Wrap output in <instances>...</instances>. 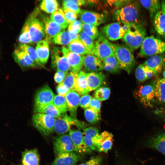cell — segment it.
Returning a JSON list of instances; mask_svg holds the SVG:
<instances>
[{"mask_svg": "<svg viewBox=\"0 0 165 165\" xmlns=\"http://www.w3.org/2000/svg\"><path fill=\"white\" fill-rule=\"evenodd\" d=\"M140 15L139 2L132 0L126 5L116 10L114 14L115 18L118 21L130 24L141 23Z\"/></svg>", "mask_w": 165, "mask_h": 165, "instance_id": "1", "label": "cell"}, {"mask_svg": "<svg viewBox=\"0 0 165 165\" xmlns=\"http://www.w3.org/2000/svg\"><path fill=\"white\" fill-rule=\"evenodd\" d=\"M146 35V30L143 24H132L122 39L126 45L133 51L141 46Z\"/></svg>", "mask_w": 165, "mask_h": 165, "instance_id": "2", "label": "cell"}, {"mask_svg": "<svg viewBox=\"0 0 165 165\" xmlns=\"http://www.w3.org/2000/svg\"><path fill=\"white\" fill-rule=\"evenodd\" d=\"M114 54L117 59L119 67L129 74L134 68L135 61L132 51L124 44H113Z\"/></svg>", "mask_w": 165, "mask_h": 165, "instance_id": "3", "label": "cell"}, {"mask_svg": "<svg viewBox=\"0 0 165 165\" xmlns=\"http://www.w3.org/2000/svg\"><path fill=\"white\" fill-rule=\"evenodd\" d=\"M165 52V42L153 35L146 37L141 46L139 53L140 57L152 56Z\"/></svg>", "mask_w": 165, "mask_h": 165, "instance_id": "4", "label": "cell"}, {"mask_svg": "<svg viewBox=\"0 0 165 165\" xmlns=\"http://www.w3.org/2000/svg\"><path fill=\"white\" fill-rule=\"evenodd\" d=\"M56 118L47 114L35 113L32 118L34 126L43 135L49 136L54 131Z\"/></svg>", "mask_w": 165, "mask_h": 165, "instance_id": "5", "label": "cell"}, {"mask_svg": "<svg viewBox=\"0 0 165 165\" xmlns=\"http://www.w3.org/2000/svg\"><path fill=\"white\" fill-rule=\"evenodd\" d=\"M38 10L33 11L27 19L29 25L32 43H37L45 36L43 23L38 17Z\"/></svg>", "mask_w": 165, "mask_h": 165, "instance_id": "6", "label": "cell"}, {"mask_svg": "<svg viewBox=\"0 0 165 165\" xmlns=\"http://www.w3.org/2000/svg\"><path fill=\"white\" fill-rule=\"evenodd\" d=\"M131 24L122 21H117L103 27L101 28V31L108 40L115 41L123 38Z\"/></svg>", "mask_w": 165, "mask_h": 165, "instance_id": "7", "label": "cell"}, {"mask_svg": "<svg viewBox=\"0 0 165 165\" xmlns=\"http://www.w3.org/2000/svg\"><path fill=\"white\" fill-rule=\"evenodd\" d=\"M92 54L97 57L101 61L114 54L113 43L107 39L101 31L94 44Z\"/></svg>", "mask_w": 165, "mask_h": 165, "instance_id": "8", "label": "cell"}, {"mask_svg": "<svg viewBox=\"0 0 165 165\" xmlns=\"http://www.w3.org/2000/svg\"><path fill=\"white\" fill-rule=\"evenodd\" d=\"M75 125L79 128H82L86 124L76 118H73L65 114L62 117L56 119L54 131L58 135L65 134L71 130L72 126Z\"/></svg>", "mask_w": 165, "mask_h": 165, "instance_id": "9", "label": "cell"}, {"mask_svg": "<svg viewBox=\"0 0 165 165\" xmlns=\"http://www.w3.org/2000/svg\"><path fill=\"white\" fill-rule=\"evenodd\" d=\"M53 148L57 156L74 151L72 141L69 134H67L61 135L55 138L53 142Z\"/></svg>", "mask_w": 165, "mask_h": 165, "instance_id": "10", "label": "cell"}, {"mask_svg": "<svg viewBox=\"0 0 165 165\" xmlns=\"http://www.w3.org/2000/svg\"><path fill=\"white\" fill-rule=\"evenodd\" d=\"M52 64L53 67L57 71L68 72L71 68L66 57L61 50L57 47L54 48L51 51Z\"/></svg>", "mask_w": 165, "mask_h": 165, "instance_id": "11", "label": "cell"}, {"mask_svg": "<svg viewBox=\"0 0 165 165\" xmlns=\"http://www.w3.org/2000/svg\"><path fill=\"white\" fill-rule=\"evenodd\" d=\"M61 49L69 64L72 72L78 73L83 66L84 56L72 52L64 46Z\"/></svg>", "mask_w": 165, "mask_h": 165, "instance_id": "12", "label": "cell"}, {"mask_svg": "<svg viewBox=\"0 0 165 165\" xmlns=\"http://www.w3.org/2000/svg\"><path fill=\"white\" fill-rule=\"evenodd\" d=\"M69 135L72 141L74 151L80 154L90 153L91 150L85 142L82 132L77 130H70Z\"/></svg>", "mask_w": 165, "mask_h": 165, "instance_id": "13", "label": "cell"}, {"mask_svg": "<svg viewBox=\"0 0 165 165\" xmlns=\"http://www.w3.org/2000/svg\"><path fill=\"white\" fill-rule=\"evenodd\" d=\"M55 97L52 90L48 85H45L37 92L35 98V106L43 105L53 103Z\"/></svg>", "mask_w": 165, "mask_h": 165, "instance_id": "14", "label": "cell"}, {"mask_svg": "<svg viewBox=\"0 0 165 165\" xmlns=\"http://www.w3.org/2000/svg\"><path fill=\"white\" fill-rule=\"evenodd\" d=\"M46 39L49 42H52L53 38L64 30L58 24L48 17L42 16Z\"/></svg>", "mask_w": 165, "mask_h": 165, "instance_id": "15", "label": "cell"}, {"mask_svg": "<svg viewBox=\"0 0 165 165\" xmlns=\"http://www.w3.org/2000/svg\"><path fill=\"white\" fill-rule=\"evenodd\" d=\"M79 15L80 21L82 24L96 26L104 23L105 20L104 15L102 14L85 10H81Z\"/></svg>", "mask_w": 165, "mask_h": 165, "instance_id": "16", "label": "cell"}, {"mask_svg": "<svg viewBox=\"0 0 165 165\" xmlns=\"http://www.w3.org/2000/svg\"><path fill=\"white\" fill-rule=\"evenodd\" d=\"M86 145L92 151H97V144L99 138L98 130L94 127L85 128L82 132Z\"/></svg>", "mask_w": 165, "mask_h": 165, "instance_id": "17", "label": "cell"}, {"mask_svg": "<svg viewBox=\"0 0 165 165\" xmlns=\"http://www.w3.org/2000/svg\"><path fill=\"white\" fill-rule=\"evenodd\" d=\"M137 94L141 102L143 105H150L155 97V86L151 84L142 85L139 89Z\"/></svg>", "mask_w": 165, "mask_h": 165, "instance_id": "18", "label": "cell"}, {"mask_svg": "<svg viewBox=\"0 0 165 165\" xmlns=\"http://www.w3.org/2000/svg\"><path fill=\"white\" fill-rule=\"evenodd\" d=\"M143 64L153 71L155 75L160 74L165 65V56L160 54L151 56Z\"/></svg>", "mask_w": 165, "mask_h": 165, "instance_id": "19", "label": "cell"}, {"mask_svg": "<svg viewBox=\"0 0 165 165\" xmlns=\"http://www.w3.org/2000/svg\"><path fill=\"white\" fill-rule=\"evenodd\" d=\"M83 66L90 72H97L103 70L102 61L96 56L89 54L84 56Z\"/></svg>", "mask_w": 165, "mask_h": 165, "instance_id": "20", "label": "cell"}, {"mask_svg": "<svg viewBox=\"0 0 165 165\" xmlns=\"http://www.w3.org/2000/svg\"><path fill=\"white\" fill-rule=\"evenodd\" d=\"M113 135L108 131H104L100 134L97 141V151L105 153L111 149L113 145Z\"/></svg>", "mask_w": 165, "mask_h": 165, "instance_id": "21", "label": "cell"}, {"mask_svg": "<svg viewBox=\"0 0 165 165\" xmlns=\"http://www.w3.org/2000/svg\"><path fill=\"white\" fill-rule=\"evenodd\" d=\"M71 116L76 118L80 99V95L75 91H69L65 97Z\"/></svg>", "mask_w": 165, "mask_h": 165, "instance_id": "22", "label": "cell"}, {"mask_svg": "<svg viewBox=\"0 0 165 165\" xmlns=\"http://www.w3.org/2000/svg\"><path fill=\"white\" fill-rule=\"evenodd\" d=\"M86 79L90 91L96 90L101 87L104 82L105 76L98 72H90L86 73Z\"/></svg>", "mask_w": 165, "mask_h": 165, "instance_id": "23", "label": "cell"}, {"mask_svg": "<svg viewBox=\"0 0 165 165\" xmlns=\"http://www.w3.org/2000/svg\"><path fill=\"white\" fill-rule=\"evenodd\" d=\"M79 160L73 152L62 153L57 156L51 165H76Z\"/></svg>", "mask_w": 165, "mask_h": 165, "instance_id": "24", "label": "cell"}, {"mask_svg": "<svg viewBox=\"0 0 165 165\" xmlns=\"http://www.w3.org/2000/svg\"><path fill=\"white\" fill-rule=\"evenodd\" d=\"M75 90L82 95L88 94L90 92L87 81L86 73L83 71H80L76 75Z\"/></svg>", "mask_w": 165, "mask_h": 165, "instance_id": "25", "label": "cell"}, {"mask_svg": "<svg viewBox=\"0 0 165 165\" xmlns=\"http://www.w3.org/2000/svg\"><path fill=\"white\" fill-rule=\"evenodd\" d=\"M35 51L41 63L43 65L46 64L50 55L49 42L46 39L39 41L37 43Z\"/></svg>", "mask_w": 165, "mask_h": 165, "instance_id": "26", "label": "cell"}, {"mask_svg": "<svg viewBox=\"0 0 165 165\" xmlns=\"http://www.w3.org/2000/svg\"><path fill=\"white\" fill-rule=\"evenodd\" d=\"M22 154V165H39V156L37 149H26Z\"/></svg>", "mask_w": 165, "mask_h": 165, "instance_id": "27", "label": "cell"}, {"mask_svg": "<svg viewBox=\"0 0 165 165\" xmlns=\"http://www.w3.org/2000/svg\"><path fill=\"white\" fill-rule=\"evenodd\" d=\"M147 145L148 147L155 149L165 155V133L151 138Z\"/></svg>", "mask_w": 165, "mask_h": 165, "instance_id": "28", "label": "cell"}, {"mask_svg": "<svg viewBox=\"0 0 165 165\" xmlns=\"http://www.w3.org/2000/svg\"><path fill=\"white\" fill-rule=\"evenodd\" d=\"M153 22L156 31L165 39V12L160 10L156 14Z\"/></svg>", "mask_w": 165, "mask_h": 165, "instance_id": "29", "label": "cell"}, {"mask_svg": "<svg viewBox=\"0 0 165 165\" xmlns=\"http://www.w3.org/2000/svg\"><path fill=\"white\" fill-rule=\"evenodd\" d=\"M34 111L35 113H44L56 119L61 116V112L53 103L43 105L34 106Z\"/></svg>", "mask_w": 165, "mask_h": 165, "instance_id": "30", "label": "cell"}, {"mask_svg": "<svg viewBox=\"0 0 165 165\" xmlns=\"http://www.w3.org/2000/svg\"><path fill=\"white\" fill-rule=\"evenodd\" d=\"M140 3L149 12L151 20H153L156 14L160 10L161 4L157 0H140Z\"/></svg>", "mask_w": 165, "mask_h": 165, "instance_id": "31", "label": "cell"}, {"mask_svg": "<svg viewBox=\"0 0 165 165\" xmlns=\"http://www.w3.org/2000/svg\"><path fill=\"white\" fill-rule=\"evenodd\" d=\"M68 49L72 52L82 56L92 54L91 52L85 47L79 39L72 41L68 45Z\"/></svg>", "mask_w": 165, "mask_h": 165, "instance_id": "32", "label": "cell"}, {"mask_svg": "<svg viewBox=\"0 0 165 165\" xmlns=\"http://www.w3.org/2000/svg\"><path fill=\"white\" fill-rule=\"evenodd\" d=\"M103 70L112 73L117 72L119 71L118 63L115 55H111L102 61Z\"/></svg>", "mask_w": 165, "mask_h": 165, "instance_id": "33", "label": "cell"}, {"mask_svg": "<svg viewBox=\"0 0 165 165\" xmlns=\"http://www.w3.org/2000/svg\"><path fill=\"white\" fill-rule=\"evenodd\" d=\"M86 3L84 0H65L63 2V10L70 11L77 14L81 11L79 6Z\"/></svg>", "mask_w": 165, "mask_h": 165, "instance_id": "34", "label": "cell"}, {"mask_svg": "<svg viewBox=\"0 0 165 165\" xmlns=\"http://www.w3.org/2000/svg\"><path fill=\"white\" fill-rule=\"evenodd\" d=\"M18 48L27 54L37 66L44 67L39 61L35 50L34 48L27 44L20 43Z\"/></svg>", "mask_w": 165, "mask_h": 165, "instance_id": "35", "label": "cell"}, {"mask_svg": "<svg viewBox=\"0 0 165 165\" xmlns=\"http://www.w3.org/2000/svg\"><path fill=\"white\" fill-rule=\"evenodd\" d=\"M50 18L60 25L63 29H65L68 25L63 10L61 8H58L52 13Z\"/></svg>", "mask_w": 165, "mask_h": 165, "instance_id": "36", "label": "cell"}, {"mask_svg": "<svg viewBox=\"0 0 165 165\" xmlns=\"http://www.w3.org/2000/svg\"><path fill=\"white\" fill-rule=\"evenodd\" d=\"M155 97L160 102H165V79L158 80L155 86Z\"/></svg>", "mask_w": 165, "mask_h": 165, "instance_id": "37", "label": "cell"}, {"mask_svg": "<svg viewBox=\"0 0 165 165\" xmlns=\"http://www.w3.org/2000/svg\"><path fill=\"white\" fill-rule=\"evenodd\" d=\"M59 4L56 0H43L40 4V8L48 13H52L58 8Z\"/></svg>", "mask_w": 165, "mask_h": 165, "instance_id": "38", "label": "cell"}, {"mask_svg": "<svg viewBox=\"0 0 165 165\" xmlns=\"http://www.w3.org/2000/svg\"><path fill=\"white\" fill-rule=\"evenodd\" d=\"M71 41L67 31H62L57 34L52 39V42L55 44L68 45Z\"/></svg>", "mask_w": 165, "mask_h": 165, "instance_id": "39", "label": "cell"}, {"mask_svg": "<svg viewBox=\"0 0 165 165\" xmlns=\"http://www.w3.org/2000/svg\"><path fill=\"white\" fill-rule=\"evenodd\" d=\"M18 40L20 43L26 44L32 42L29 24L27 20L23 27Z\"/></svg>", "mask_w": 165, "mask_h": 165, "instance_id": "40", "label": "cell"}, {"mask_svg": "<svg viewBox=\"0 0 165 165\" xmlns=\"http://www.w3.org/2000/svg\"><path fill=\"white\" fill-rule=\"evenodd\" d=\"M53 103L61 114H64L68 111L65 97L59 95L55 96Z\"/></svg>", "mask_w": 165, "mask_h": 165, "instance_id": "41", "label": "cell"}, {"mask_svg": "<svg viewBox=\"0 0 165 165\" xmlns=\"http://www.w3.org/2000/svg\"><path fill=\"white\" fill-rule=\"evenodd\" d=\"M84 116L86 120L89 123L92 124L98 122L100 119V113L94 109L90 108L85 109Z\"/></svg>", "mask_w": 165, "mask_h": 165, "instance_id": "42", "label": "cell"}, {"mask_svg": "<svg viewBox=\"0 0 165 165\" xmlns=\"http://www.w3.org/2000/svg\"><path fill=\"white\" fill-rule=\"evenodd\" d=\"M82 31L86 33L93 41L97 38L99 33L97 26L90 24H82Z\"/></svg>", "mask_w": 165, "mask_h": 165, "instance_id": "43", "label": "cell"}, {"mask_svg": "<svg viewBox=\"0 0 165 165\" xmlns=\"http://www.w3.org/2000/svg\"><path fill=\"white\" fill-rule=\"evenodd\" d=\"M110 94V90L109 88L100 87L95 91L94 97L100 101H105L109 98Z\"/></svg>", "mask_w": 165, "mask_h": 165, "instance_id": "44", "label": "cell"}, {"mask_svg": "<svg viewBox=\"0 0 165 165\" xmlns=\"http://www.w3.org/2000/svg\"><path fill=\"white\" fill-rule=\"evenodd\" d=\"M77 73L72 72L68 74L62 82L68 89L70 91L75 90V84Z\"/></svg>", "mask_w": 165, "mask_h": 165, "instance_id": "45", "label": "cell"}, {"mask_svg": "<svg viewBox=\"0 0 165 165\" xmlns=\"http://www.w3.org/2000/svg\"><path fill=\"white\" fill-rule=\"evenodd\" d=\"M79 39L85 47L92 53L94 46L93 40L82 31L79 33Z\"/></svg>", "mask_w": 165, "mask_h": 165, "instance_id": "46", "label": "cell"}, {"mask_svg": "<svg viewBox=\"0 0 165 165\" xmlns=\"http://www.w3.org/2000/svg\"><path fill=\"white\" fill-rule=\"evenodd\" d=\"M82 25L81 21L76 20L69 24L68 31L74 34H79L82 31Z\"/></svg>", "mask_w": 165, "mask_h": 165, "instance_id": "47", "label": "cell"}, {"mask_svg": "<svg viewBox=\"0 0 165 165\" xmlns=\"http://www.w3.org/2000/svg\"><path fill=\"white\" fill-rule=\"evenodd\" d=\"M135 76L137 79L140 82H143L147 80L143 64H140L137 68Z\"/></svg>", "mask_w": 165, "mask_h": 165, "instance_id": "48", "label": "cell"}, {"mask_svg": "<svg viewBox=\"0 0 165 165\" xmlns=\"http://www.w3.org/2000/svg\"><path fill=\"white\" fill-rule=\"evenodd\" d=\"M92 98V97L88 94L82 95L80 99L79 106L85 109L89 108V103Z\"/></svg>", "mask_w": 165, "mask_h": 165, "instance_id": "49", "label": "cell"}, {"mask_svg": "<svg viewBox=\"0 0 165 165\" xmlns=\"http://www.w3.org/2000/svg\"><path fill=\"white\" fill-rule=\"evenodd\" d=\"M19 54L24 59L26 63L29 65L30 68H35L37 66L25 52L20 50L19 48L16 49Z\"/></svg>", "mask_w": 165, "mask_h": 165, "instance_id": "50", "label": "cell"}, {"mask_svg": "<svg viewBox=\"0 0 165 165\" xmlns=\"http://www.w3.org/2000/svg\"><path fill=\"white\" fill-rule=\"evenodd\" d=\"M102 158L99 156H94L85 163L78 165H101Z\"/></svg>", "mask_w": 165, "mask_h": 165, "instance_id": "51", "label": "cell"}, {"mask_svg": "<svg viewBox=\"0 0 165 165\" xmlns=\"http://www.w3.org/2000/svg\"><path fill=\"white\" fill-rule=\"evenodd\" d=\"M68 74V72L57 71L54 75V79L55 81L59 84L62 82Z\"/></svg>", "mask_w": 165, "mask_h": 165, "instance_id": "52", "label": "cell"}, {"mask_svg": "<svg viewBox=\"0 0 165 165\" xmlns=\"http://www.w3.org/2000/svg\"><path fill=\"white\" fill-rule=\"evenodd\" d=\"M131 0H108L107 2L112 6L117 7L119 9L129 3Z\"/></svg>", "mask_w": 165, "mask_h": 165, "instance_id": "53", "label": "cell"}, {"mask_svg": "<svg viewBox=\"0 0 165 165\" xmlns=\"http://www.w3.org/2000/svg\"><path fill=\"white\" fill-rule=\"evenodd\" d=\"M66 21L69 24L76 20L77 18V14L70 11L63 10Z\"/></svg>", "mask_w": 165, "mask_h": 165, "instance_id": "54", "label": "cell"}, {"mask_svg": "<svg viewBox=\"0 0 165 165\" xmlns=\"http://www.w3.org/2000/svg\"><path fill=\"white\" fill-rule=\"evenodd\" d=\"M101 105L100 101L95 97H92L90 102L89 108L94 109L100 113Z\"/></svg>", "mask_w": 165, "mask_h": 165, "instance_id": "55", "label": "cell"}, {"mask_svg": "<svg viewBox=\"0 0 165 165\" xmlns=\"http://www.w3.org/2000/svg\"><path fill=\"white\" fill-rule=\"evenodd\" d=\"M56 91L58 95L65 97L70 91L64 86L63 82L58 84L56 88Z\"/></svg>", "mask_w": 165, "mask_h": 165, "instance_id": "56", "label": "cell"}, {"mask_svg": "<svg viewBox=\"0 0 165 165\" xmlns=\"http://www.w3.org/2000/svg\"><path fill=\"white\" fill-rule=\"evenodd\" d=\"M143 65L147 80L151 78L153 76L155 75L153 71L149 69L144 64Z\"/></svg>", "mask_w": 165, "mask_h": 165, "instance_id": "57", "label": "cell"}, {"mask_svg": "<svg viewBox=\"0 0 165 165\" xmlns=\"http://www.w3.org/2000/svg\"><path fill=\"white\" fill-rule=\"evenodd\" d=\"M72 41L79 39V34H74L68 32Z\"/></svg>", "mask_w": 165, "mask_h": 165, "instance_id": "58", "label": "cell"}, {"mask_svg": "<svg viewBox=\"0 0 165 165\" xmlns=\"http://www.w3.org/2000/svg\"><path fill=\"white\" fill-rule=\"evenodd\" d=\"M161 10L165 12V0L163 1L161 3Z\"/></svg>", "mask_w": 165, "mask_h": 165, "instance_id": "59", "label": "cell"}, {"mask_svg": "<svg viewBox=\"0 0 165 165\" xmlns=\"http://www.w3.org/2000/svg\"><path fill=\"white\" fill-rule=\"evenodd\" d=\"M163 75L164 77V78L165 79V69L164 70V72H163Z\"/></svg>", "mask_w": 165, "mask_h": 165, "instance_id": "60", "label": "cell"}]
</instances>
